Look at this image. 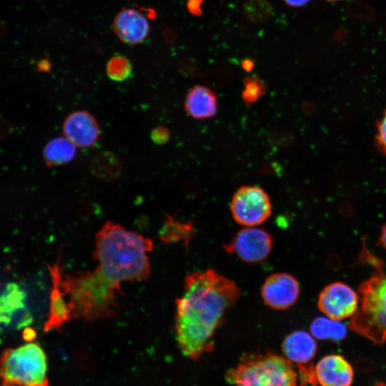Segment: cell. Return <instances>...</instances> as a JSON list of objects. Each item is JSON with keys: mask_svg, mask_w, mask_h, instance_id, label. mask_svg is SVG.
I'll list each match as a JSON object with an SVG mask.
<instances>
[{"mask_svg": "<svg viewBox=\"0 0 386 386\" xmlns=\"http://www.w3.org/2000/svg\"><path fill=\"white\" fill-rule=\"evenodd\" d=\"M313 370L316 383L320 386H350L353 381L352 367L340 355L323 357Z\"/></svg>", "mask_w": 386, "mask_h": 386, "instance_id": "obj_11", "label": "cell"}, {"mask_svg": "<svg viewBox=\"0 0 386 386\" xmlns=\"http://www.w3.org/2000/svg\"><path fill=\"white\" fill-rule=\"evenodd\" d=\"M230 211L234 221L244 227H257L272 214V204L267 192L257 186H244L234 193Z\"/></svg>", "mask_w": 386, "mask_h": 386, "instance_id": "obj_6", "label": "cell"}, {"mask_svg": "<svg viewBox=\"0 0 386 386\" xmlns=\"http://www.w3.org/2000/svg\"><path fill=\"white\" fill-rule=\"evenodd\" d=\"M254 67V61L249 59H246L242 61V68L247 71H250Z\"/></svg>", "mask_w": 386, "mask_h": 386, "instance_id": "obj_28", "label": "cell"}, {"mask_svg": "<svg viewBox=\"0 0 386 386\" xmlns=\"http://www.w3.org/2000/svg\"><path fill=\"white\" fill-rule=\"evenodd\" d=\"M310 332L314 337L320 340L340 341L346 336L347 329L339 320L320 317L312 321Z\"/></svg>", "mask_w": 386, "mask_h": 386, "instance_id": "obj_19", "label": "cell"}, {"mask_svg": "<svg viewBox=\"0 0 386 386\" xmlns=\"http://www.w3.org/2000/svg\"><path fill=\"white\" fill-rule=\"evenodd\" d=\"M326 1H339V0H326Z\"/></svg>", "mask_w": 386, "mask_h": 386, "instance_id": "obj_31", "label": "cell"}, {"mask_svg": "<svg viewBox=\"0 0 386 386\" xmlns=\"http://www.w3.org/2000/svg\"><path fill=\"white\" fill-rule=\"evenodd\" d=\"M300 292V284L296 278L285 272L269 275L261 288V296L264 304L278 310L288 309L295 305Z\"/></svg>", "mask_w": 386, "mask_h": 386, "instance_id": "obj_9", "label": "cell"}, {"mask_svg": "<svg viewBox=\"0 0 386 386\" xmlns=\"http://www.w3.org/2000/svg\"><path fill=\"white\" fill-rule=\"evenodd\" d=\"M151 138L156 144H164L169 140V132L164 127H156L151 133Z\"/></svg>", "mask_w": 386, "mask_h": 386, "instance_id": "obj_24", "label": "cell"}, {"mask_svg": "<svg viewBox=\"0 0 386 386\" xmlns=\"http://www.w3.org/2000/svg\"><path fill=\"white\" fill-rule=\"evenodd\" d=\"M217 98L215 93L204 86H195L191 89L185 100L187 112L193 118L208 119L217 110Z\"/></svg>", "mask_w": 386, "mask_h": 386, "instance_id": "obj_15", "label": "cell"}, {"mask_svg": "<svg viewBox=\"0 0 386 386\" xmlns=\"http://www.w3.org/2000/svg\"><path fill=\"white\" fill-rule=\"evenodd\" d=\"M379 242L381 246L386 249V224L382 227Z\"/></svg>", "mask_w": 386, "mask_h": 386, "instance_id": "obj_27", "label": "cell"}, {"mask_svg": "<svg viewBox=\"0 0 386 386\" xmlns=\"http://www.w3.org/2000/svg\"><path fill=\"white\" fill-rule=\"evenodd\" d=\"M94 174L101 179L111 181L121 173L122 167L120 159L111 152H102L95 156L90 163Z\"/></svg>", "mask_w": 386, "mask_h": 386, "instance_id": "obj_18", "label": "cell"}, {"mask_svg": "<svg viewBox=\"0 0 386 386\" xmlns=\"http://www.w3.org/2000/svg\"><path fill=\"white\" fill-rule=\"evenodd\" d=\"M59 262L53 267H49L53 288L50 295V309L48 320L44 325L45 331L53 329H59L65 322L71 320V313L67 307V302L64 300V294L61 287V279L62 277Z\"/></svg>", "mask_w": 386, "mask_h": 386, "instance_id": "obj_13", "label": "cell"}, {"mask_svg": "<svg viewBox=\"0 0 386 386\" xmlns=\"http://www.w3.org/2000/svg\"><path fill=\"white\" fill-rule=\"evenodd\" d=\"M310 0H284L289 6L293 7H300L307 4Z\"/></svg>", "mask_w": 386, "mask_h": 386, "instance_id": "obj_26", "label": "cell"}, {"mask_svg": "<svg viewBox=\"0 0 386 386\" xmlns=\"http://www.w3.org/2000/svg\"><path fill=\"white\" fill-rule=\"evenodd\" d=\"M376 271L359 286L358 308L351 317L350 327L373 342H386V267L368 252L362 253Z\"/></svg>", "mask_w": 386, "mask_h": 386, "instance_id": "obj_3", "label": "cell"}, {"mask_svg": "<svg viewBox=\"0 0 386 386\" xmlns=\"http://www.w3.org/2000/svg\"><path fill=\"white\" fill-rule=\"evenodd\" d=\"M112 26L118 39L129 45L145 41L150 30L145 16L134 9H125L119 11L113 21Z\"/></svg>", "mask_w": 386, "mask_h": 386, "instance_id": "obj_10", "label": "cell"}, {"mask_svg": "<svg viewBox=\"0 0 386 386\" xmlns=\"http://www.w3.org/2000/svg\"><path fill=\"white\" fill-rule=\"evenodd\" d=\"M63 130L66 138L81 147H91L99 135L96 119L86 111H76L70 114L64 122Z\"/></svg>", "mask_w": 386, "mask_h": 386, "instance_id": "obj_12", "label": "cell"}, {"mask_svg": "<svg viewBox=\"0 0 386 386\" xmlns=\"http://www.w3.org/2000/svg\"><path fill=\"white\" fill-rule=\"evenodd\" d=\"M273 240L262 228L245 227L237 232L232 241L224 245L225 250L235 254L247 263H258L270 254Z\"/></svg>", "mask_w": 386, "mask_h": 386, "instance_id": "obj_7", "label": "cell"}, {"mask_svg": "<svg viewBox=\"0 0 386 386\" xmlns=\"http://www.w3.org/2000/svg\"><path fill=\"white\" fill-rule=\"evenodd\" d=\"M240 295L233 281L212 269L186 277L183 294L176 300L174 330L187 357L197 360L212 350L217 329Z\"/></svg>", "mask_w": 386, "mask_h": 386, "instance_id": "obj_2", "label": "cell"}, {"mask_svg": "<svg viewBox=\"0 0 386 386\" xmlns=\"http://www.w3.org/2000/svg\"><path fill=\"white\" fill-rule=\"evenodd\" d=\"M204 0H187V8L190 14L199 16L202 14V6Z\"/></svg>", "mask_w": 386, "mask_h": 386, "instance_id": "obj_25", "label": "cell"}, {"mask_svg": "<svg viewBox=\"0 0 386 386\" xmlns=\"http://www.w3.org/2000/svg\"><path fill=\"white\" fill-rule=\"evenodd\" d=\"M25 292L16 284L7 285L0 295V325L11 322L14 315L25 307Z\"/></svg>", "mask_w": 386, "mask_h": 386, "instance_id": "obj_17", "label": "cell"}, {"mask_svg": "<svg viewBox=\"0 0 386 386\" xmlns=\"http://www.w3.org/2000/svg\"><path fill=\"white\" fill-rule=\"evenodd\" d=\"M47 358L36 342L8 348L0 357L1 386H49Z\"/></svg>", "mask_w": 386, "mask_h": 386, "instance_id": "obj_5", "label": "cell"}, {"mask_svg": "<svg viewBox=\"0 0 386 386\" xmlns=\"http://www.w3.org/2000/svg\"><path fill=\"white\" fill-rule=\"evenodd\" d=\"M244 11L251 21L261 22L270 16L272 8L266 0H249L244 4Z\"/></svg>", "mask_w": 386, "mask_h": 386, "instance_id": "obj_21", "label": "cell"}, {"mask_svg": "<svg viewBox=\"0 0 386 386\" xmlns=\"http://www.w3.org/2000/svg\"><path fill=\"white\" fill-rule=\"evenodd\" d=\"M375 386H386V385L385 383L381 382V383H378L375 385Z\"/></svg>", "mask_w": 386, "mask_h": 386, "instance_id": "obj_30", "label": "cell"}, {"mask_svg": "<svg viewBox=\"0 0 386 386\" xmlns=\"http://www.w3.org/2000/svg\"><path fill=\"white\" fill-rule=\"evenodd\" d=\"M153 247L149 238L113 222H105L95 237L96 268L61 279L71 319L96 320L115 315L121 283L149 276L148 253Z\"/></svg>", "mask_w": 386, "mask_h": 386, "instance_id": "obj_1", "label": "cell"}, {"mask_svg": "<svg viewBox=\"0 0 386 386\" xmlns=\"http://www.w3.org/2000/svg\"><path fill=\"white\" fill-rule=\"evenodd\" d=\"M35 335L36 332L31 329H28L24 332V338L26 341L32 340Z\"/></svg>", "mask_w": 386, "mask_h": 386, "instance_id": "obj_29", "label": "cell"}, {"mask_svg": "<svg viewBox=\"0 0 386 386\" xmlns=\"http://www.w3.org/2000/svg\"><path fill=\"white\" fill-rule=\"evenodd\" d=\"M244 85L242 98L244 102L248 104L257 102L266 92L265 84L257 76L245 78Z\"/></svg>", "mask_w": 386, "mask_h": 386, "instance_id": "obj_22", "label": "cell"}, {"mask_svg": "<svg viewBox=\"0 0 386 386\" xmlns=\"http://www.w3.org/2000/svg\"><path fill=\"white\" fill-rule=\"evenodd\" d=\"M375 144L377 149L386 155V108L377 122Z\"/></svg>", "mask_w": 386, "mask_h": 386, "instance_id": "obj_23", "label": "cell"}, {"mask_svg": "<svg viewBox=\"0 0 386 386\" xmlns=\"http://www.w3.org/2000/svg\"><path fill=\"white\" fill-rule=\"evenodd\" d=\"M301 371L273 352L244 355L229 375L233 386H300Z\"/></svg>", "mask_w": 386, "mask_h": 386, "instance_id": "obj_4", "label": "cell"}, {"mask_svg": "<svg viewBox=\"0 0 386 386\" xmlns=\"http://www.w3.org/2000/svg\"><path fill=\"white\" fill-rule=\"evenodd\" d=\"M75 144L66 137H57L44 147L43 156L49 166L66 164L73 159L76 154Z\"/></svg>", "mask_w": 386, "mask_h": 386, "instance_id": "obj_16", "label": "cell"}, {"mask_svg": "<svg viewBox=\"0 0 386 386\" xmlns=\"http://www.w3.org/2000/svg\"><path fill=\"white\" fill-rule=\"evenodd\" d=\"M358 305L357 292L340 282H332L324 287L317 300L319 310L326 317L339 321L352 317Z\"/></svg>", "mask_w": 386, "mask_h": 386, "instance_id": "obj_8", "label": "cell"}, {"mask_svg": "<svg viewBox=\"0 0 386 386\" xmlns=\"http://www.w3.org/2000/svg\"><path fill=\"white\" fill-rule=\"evenodd\" d=\"M282 349L287 360L292 363L302 365L314 358L317 345L312 335L297 330L291 332L284 338Z\"/></svg>", "mask_w": 386, "mask_h": 386, "instance_id": "obj_14", "label": "cell"}, {"mask_svg": "<svg viewBox=\"0 0 386 386\" xmlns=\"http://www.w3.org/2000/svg\"><path fill=\"white\" fill-rule=\"evenodd\" d=\"M106 72L111 80L124 81L132 76L133 67L128 58L115 54L108 60Z\"/></svg>", "mask_w": 386, "mask_h": 386, "instance_id": "obj_20", "label": "cell"}]
</instances>
